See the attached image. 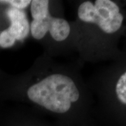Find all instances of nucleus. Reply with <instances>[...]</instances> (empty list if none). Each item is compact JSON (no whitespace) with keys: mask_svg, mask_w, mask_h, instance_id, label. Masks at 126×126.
<instances>
[{"mask_svg":"<svg viewBox=\"0 0 126 126\" xmlns=\"http://www.w3.org/2000/svg\"><path fill=\"white\" fill-rule=\"evenodd\" d=\"M28 99L50 112L64 114L80 97L75 82L62 74H53L30 86Z\"/></svg>","mask_w":126,"mask_h":126,"instance_id":"1","label":"nucleus"},{"mask_svg":"<svg viewBox=\"0 0 126 126\" xmlns=\"http://www.w3.org/2000/svg\"><path fill=\"white\" fill-rule=\"evenodd\" d=\"M78 17L84 23L97 25L102 31L109 34L118 31L124 20L118 5L111 0L83 2L78 9Z\"/></svg>","mask_w":126,"mask_h":126,"instance_id":"2","label":"nucleus"},{"mask_svg":"<svg viewBox=\"0 0 126 126\" xmlns=\"http://www.w3.org/2000/svg\"><path fill=\"white\" fill-rule=\"evenodd\" d=\"M32 18L30 33L34 39L40 40L47 32L56 41H63L70 34V25L65 19L55 18L49 11V1L32 0L30 4Z\"/></svg>","mask_w":126,"mask_h":126,"instance_id":"3","label":"nucleus"},{"mask_svg":"<svg viewBox=\"0 0 126 126\" xmlns=\"http://www.w3.org/2000/svg\"><path fill=\"white\" fill-rule=\"evenodd\" d=\"M6 15L10 20V25L0 33V47L3 48L12 47L16 41H23L30 32V25L23 10L9 7Z\"/></svg>","mask_w":126,"mask_h":126,"instance_id":"4","label":"nucleus"},{"mask_svg":"<svg viewBox=\"0 0 126 126\" xmlns=\"http://www.w3.org/2000/svg\"><path fill=\"white\" fill-rule=\"evenodd\" d=\"M114 91L118 101L126 107V71L118 77L115 84Z\"/></svg>","mask_w":126,"mask_h":126,"instance_id":"5","label":"nucleus"},{"mask_svg":"<svg viewBox=\"0 0 126 126\" xmlns=\"http://www.w3.org/2000/svg\"><path fill=\"white\" fill-rule=\"evenodd\" d=\"M0 3L9 4L11 7L14 9L24 10L30 5L31 1L30 0H1Z\"/></svg>","mask_w":126,"mask_h":126,"instance_id":"6","label":"nucleus"},{"mask_svg":"<svg viewBox=\"0 0 126 126\" xmlns=\"http://www.w3.org/2000/svg\"><path fill=\"white\" fill-rule=\"evenodd\" d=\"M21 126H41L39 125H34V124H25V125H22Z\"/></svg>","mask_w":126,"mask_h":126,"instance_id":"7","label":"nucleus"}]
</instances>
